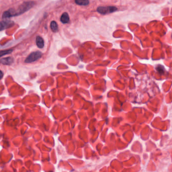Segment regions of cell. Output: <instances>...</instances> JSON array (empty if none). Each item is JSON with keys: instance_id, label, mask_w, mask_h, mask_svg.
<instances>
[{"instance_id": "cell-1", "label": "cell", "mask_w": 172, "mask_h": 172, "mask_svg": "<svg viewBox=\"0 0 172 172\" xmlns=\"http://www.w3.org/2000/svg\"><path fill=\"white\" fill-rule=\"evenodd\" d=\"M34 2H25L15 9L12 8L9 9V10L4 12L2 15V17L4 19H6L8 18L19 16L31 9L34 6Z\"/></svg>"}, {"instance_id": "cell-5", "label": "cell", "mask_w": 172, "mask_h": 172, "mask_svg": "<svg viewBox=\"0 0 172 172\" xmlns=\"http://www.w3.org/2000/svg\"><path fill=\"white\" fill-rule=\"evenodd\" d=\"M14 59L12 57H9L0 59V63L3 65H10L14 62Z\"/></svg>"}, {"instance_id": "cell-4", "label": "cell", "mask_w": 172, "mask_h": 172, "mask_svg": "<svg viewBox=\"0 0 172 172\" xmlns=\"http://www.w3.org/2000/svg\"><path fill=\"white\" fill-rule=\"evenodd\" d=\"M14 25V22L11 20L2 21L0 22V31L11 27Z\"/></svg>"}, {"instance_id": "cell-6", "label": "cell", "mask_w": 172, "mask_h": 172, "mask_svg": "<svg viewBox=\"0 0 172 172\" xmlns=\"http://www.w3.org/2000/svg\"><path fill=\"white\" fill-rule=\"evenodd\" d=\"M36 43L37 46L40 49H42L44 46V42L42 37L37 36L36 37Z\"/></svg>"}, {"instance_id": "cell-10", "label": "cell", "mask_w": 172, "mask_h": 172, "mask_svg": "<svg viewBox=\"0 0 172 172\" xmlns=\"http://www.w3.org/2000/svg\"><path fill=\"white\" fill-rule=\"evenodd\" d=\"M12 52H13L12 49H6V50L0 51V57L4 56L5 55L11 54Z\"/></svg>"}, {"instance_id": "cell-3", "label": "cell", "mask_w": 172, "mask_h": 172, "mask_svg": "<svg viewBox=\"0 0 172 172\" xmlns=\"http://www.w3.org/2000/svg\"><path fill=\"white\" fill-rule=\"evenodd\" d=\"M42 55V53L40 51H36V52L31 53L25 59V62L26 63L34 62L35 61L39 60L41 57Z\"/></svg>"}, {"instance_id": "cell-7", "label": "cell", "mask_w": 172, "mask_h": 172, "mask_svg": "<svg viewBox=\"0 0 172 172\" xmlns=\"http://www.w3.org/2000/svg\"><path fill=\"white\" fill-rule=\"evenodd\" d=\"M61 21L63 24H67V23H68L69 22V17L68 13H67V12H65L61 15Z\"/></svg>"}, {"instance_id": "cell-8", "label": "cell", "mask_w": 172, "mask_h": 172, "mask_svg": "<svg viewBox=\"0 0 172 172\" xmlns=\"http://www.w3.org/2000/svg\"><path fill=\"white\" fill-rule=\"evenodd\" d=\"M51 31L54 32H58V27L57 22L55 21H52L51 23Z\"/></svg>"}, {"instance_id": "cell-12", "label": "cell", "mask_w": 172, "mask_h": 172, "mask_svg": "<svg viewBox=\"0 0 172 172\" xmlns=\"http://www.w3.org/2000/svg\"><path fill=\"white\" fill-rule=\"evenodd\" d=\"M3 77V73L2 71L0 70V80Z\"/></svg>"}, {"instance_id": "cell-9", "label": "cell", "mask_w": 172, "mask_h": 172, "mask_svg": "<svg viewBox=\"0 0 172 172\" xmlns=\"http://www.w3.org/2000/svg\"><path fill=\"white\" fill-rule=\"evenodd\" d=\"M75 3L80 6H87L89 4V0H75Z\"/></svg>"}, {"instance_id": "cell-11", "label": "cell", "mask_w": 172, "mask_h": 172, "mask_svg": "<svg viewBox=\"0 0 172 172\" xmlns=\"http://www.w3.org/2000/svg\"><path fill=\"white\" fill-rule=\"evenodd\" d=\"M156 69L160 73H162V71L163 72V71H164V68H163V67L161 66H161L160 65L159 66L157 67H156Z\"/></svg>"}, {"instance_id": "cell-2", "label": "cell", "mask_w": 172, "mask_h": 172, "mask_svg": "<svg viewBox=\"0 0 172 172\" xmlns=\"http://www.w3.org/2000/svg\"><path fill=\"white\" fill-rule=\"evenodd\" d=\"M117 7L115 6H100L97 8V11L101 14L105 15L117 11Z\"/></svg>"}]
</instances>
